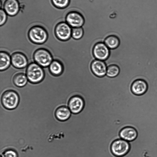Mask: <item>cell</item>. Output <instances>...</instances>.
I'll return each instance as SVG.
<instances>
[{
	"label": "cell",
	"mask_w": 157,
	"mask_h": 157,
	"mask_svg": "<svg viewBox=\"0 0 157 157\" xmlns=\"http://www.w3.org/2000/svg\"><path fill=\"white\" fill-rule=\"evenodd\" d=\"M25 74L28 81L33 84L41 82L45 77L43 67L35 62L31 63L28 65Z\"/></svg>",
	"instance_id": "6da1fadb"
},
{
	"label": "cell",
	"mask_w": 157,
	"mask_h": 157,
	"mask_svg": "<svg viewBox=\"0 0 157 157\" xmlns=\"http://www.w3.org/2000/svg\"><path fill=\"white\" fill-rule=\"evenodd\" d=\"M2 104L6 109H13L18 106L19 101V97L17 93L12 90L5 91L1 98Z\"/></svg>",
	"instance_id": "7a4b0ae2"
},
{
	"label": "cell",
	"mask_w": 157,
	"mask_h": 157,
	"mask_svg": "<svg viewBox=\"0 0 157 157\" xmlns=\"http://www.w3.org/2000/svg\"><path fill=\"white\" fill-rule=\"evenodd\" d=\"M33 58L35 62L42 67H49L53 60L50 52L43 48L36 49L33 53Z\"/></svg>",
	"instance_id": "3957f363"
},
{
	"label": "cell",
	"mask_w": 157,
	"mask_h": 157,
	"mask_svg": "<svg viewBox=\"0 0 157 157\" xmlns=\"http://www.w3.org/2000/svg\"><path fill=\"white\" fill-rule=\"evenodd\" d=\"M28 36L32 42L38 44H44L48 38V34L46 30L39 26L31 28L29 31Z\"/></svg>",
	"instance_id": "277c9868"
},
{
	"label": "cell",
	"mask_w": 157,
	"mask_h": 157,
	"mask_svg": "<svg viewBox=\"0 0 157 157\" xmlns=\"http://www.w3.org/2000/svg\"><path fill=\"white\" fill-rule=\"evenodd\" d=\"M130 149L129 142L121 138L114 141L111 146L112 152L117 157L125 155L129 152Z\"/></svg>",
	"instance_id": "5b68a950"
},
{
	"label": "cell",
	"mask_w": 157,
	"mask_h": 157,
	"mask_svg": "<svg viewBox=\"0 0 157 157\" xmlns=\"http://www.w3.org/2000/svg\"><path fill=\"white\" fill-rule=\"evenodd\" d=\"M55 32L56 37L59 40L65 41L71 37L72 28L66 22H62L56 25Z\"/></svg>",
	"instance_id": "8992f818"
},
{
	"label": "cell",
	"mask_w": 157,
	"mask_h": 157,
	"mask_svg": "<svg viewBox=\"0 0 157 157\" xmlns=\"http://www.w3.org/2000/svg\"><path fill=\"white\" fill-rule=\"evenodd\" d=\"M65 21L72 28L82 27L85 22L82 15L79 12L75 11L69 12L67 14Z\"/></svg>",
	"instance_id": "52a82bcc"
},
{
	"label": "cell",
	"mask_w": 157,
	"mask_h": 157,
	"mask_svg": "<svg viewBox=\"0 0 157 157\" xmlns=\"http://www.w3.org/2000/svg\"><path fill=\"white\" fill-rule=\"evenodd\" d=\"M93 54L96 59L105 61L109 55L110 49L104 42H98L94 47Z\"/></svg>",
	"instance_id": "ba28073f"
},
{
	"label": "cell",
	"mask_w": 157,
	"mask_h": 157,
	"mask_svg": "<svg viewBox=\"0 0 157 157\" xmlns=\"http://www.w3.org/2000/svg\"><path fill=\"white\" fill-rule=\"evenodd\" d=\"M12 65L18 69H22L27 67L28 62L26 56L20 52L13 53L11 56Z\"/></svg>",
	"instance_id": "9c48e42d"
},
{
	"label": "cell",
	"mask_w": 157,
	"mask_h": 157,
	"mask_svg": "<svg viewBox=\"0 0 157 157\" xmlns=\"http://www.w3.org/2000/svg\"><path fill=\"white\" fill-rule=\"evenodd\" d=\"M84 106V102L82 98L78 96H75L70 99L68 107L72 113L75 114L80 112Z\"/></svg>",
	"instance_id": "30bf717a"
},
{
	"label": "cell",
	"mask_w": 157,
	"mask_h": 157,
	"mask_svg": "<svg viewBox=\"0 0 157 157\" xmlns=\"http://www.w3.org/2000/svg\"><path fill=\"white\" fill-rule=\"evenodd\" d=\"M91 68L94 74L98 77H102L106 75L107 67L104 61L95 59L92 63Z\"/></svg>",
	"instance_id": "8fae6325"
},
{
	"label": "cell",
	"mask_w": 157,
	"mask_h": 157,
	"mask_svg": "<svg viewBox=\"0 0 157 157\" xmlns=\"http://www.w3.org/2000/svg\"><path fill=\"white\" fill-rule=\"evenodd\" d=\"M148 85L144 80L138 79L134 81L132 84L131 90L134 94L140 96L144 94L147 90Z\"/></svg>",
	"instance_id": "7c38bea8"
},
{
	"label": "cell",
	"mask_w": 157,
	"mask_h": 157,
	"mask_svg": "<svg viewBox=\"0 0 157 157\" xmlns=\"http://www.w3.org/2000/svg\"><path fill=\"white\" fill-rule=\"evenodd\" d=\"M137 132L136 129L132 127L128 126L122 129L120 132L121 139L128 142L135 140L137 136Z\"/></svg>",
	"instance_id": "4fadbf2b"
},
{
	"label": "cell",
	"mask_w": 157,
	"mask_h": 157,
	"mask_svg": "<svg viewBox=\"0 0 157 157\" xmlns=\"http://www.w3.org/2000/svg\"><path fill=\"white\" fill-rule=\"evenodd\" d=\"M4 9L7 14L14 16L18 12L20 5L17 0H6L4 4Z\"/></svg>",
	"instance_id": "5bb4252c"
},
{
	"label": "cell",
	"mask_w": 157,
	"mask_h": 157,
	"mask_svg": "<svg viewBox=\"0 0 157 157\" xmlns=\"http://www.w3.org/2000/svg\"><path fill=\"white\" fill-rule=\"evenodd\" d=\"M71 113L68 107L62 105L57 108L55 112L56 119L60 121L64 122L68 120Z\"/></svg>",
	"instance_id": "9a60e30c"
},
{
	"label": "cell",
	"mask_w": 157,
	"mask_h": 157,
	"mask_svg": "<svg viewBox=\"0 0 157 157\" xmlns=\"http://www.w3.org/2000/svg\"><path fill=\"white\" fill-rule=\"evenodd\" d=\"M49 67L51 74L54 76H59L63 74L64 67L62 62L58 60H53Z\"/></svg>",
	"instance_id": "2e32d148"
},
{
	"label": "cell",
	"mask_w": 157,
	"mask_h": 157,
	"mask_svg": "<svg viewBox=\"0 0 157 157\" xmlns=\"http://www.w3.org/2000/svg\"><path fill=\"white\" fill-rule=\"evenodd\" d=\"M11 57L9 54L4 51H1L0 53V70L3 71L7 69L10 66Z\"/></svg>",
	"instance_id": "e0dca14e"
},
{
	"label": "cell",
	"mask_w": 157,
	"mask_h": 157,
	"mask_svg": "<svg viewBox=\"0 0 157 157\" xmlns=\"http://www.w3.org/2000/svg\"><path fill=\"white\" fill-rule=\"evenodd\" d=\"M28 81L26 74L22 72L16 73L13 78L14 84L18 87L25 86L27 84Z\"/></svg>",
	"instance_id": "ac0fdd59"
},
{
	"label": "cell",
	"mask_w": 157,
	"mask_h": 157,
	"mask_svg": "<svg viewBox=\"0 0 157 157\" xmlns=\"http://www.w3.org/2000/svg\"><path fill=\"white\" fill-rule=\"evenodd\" d=\"M104 43L109 49H114L118 46L120 40L116 36L110 35L106 37Z\"/></svg>",
	"instance_id": "d6986e66"
},
{
	"label": "cell",
	"mask_w": 157,
	"mask_h": 157,
	"mask_svg": "<svg viewBox=\"0 0 157 157\" xmlns=\"http://www.w3.org/2000/svg\"><path fill=\"white\" fill-rule=\"evenodd\" d=\"M120 71V68L117 65H111L107 67L106 75L109 77H115L119 74Z\"/></svg>",
	"instance_id": "ffe728a7"
},
{
	"label": "cell",
	"mask_w": 157,
	"mask_h": 157,
	"mask_svg": "<svg viewBox=\"0 0 157 157\" xmlns=\"http://www.w3.org/2000/svg\"><path fill=\"white\" fill-rule=\"evenodd\" d=\"M84 34L82 27L72 28L71 37L74 39L78 40L81 38Z\"/></svg>",
	"instance_id": "44dd1931"
},
{
	"label": "cell",
	"mask_w": 157,
	"mask_h": 157,
	"mask_svg": "<svg viewBox=\"0 0 157 157\" xmlns=\"http://www.w3.org/2000/svg\"><path fill=\"white\" fill-rule=\"evenodd\" d=\"M53 4L57 8L64 9L69 5L70 0H52Z\"/></svg>",
	"instance_id": "7402d4cb"
},
{
	"label": "cell",
	"mask_w": 157,
	"mask_h": 157,
	"mask_svg": "<svg viewBox=\"0 0 157 157\" xmlns=\"http://www.w3.org/2000/svg\"><path fill=\"white\" fill-rule=\"evenodd\" d=\"M2 157H18V155L15 151L10 149L4 151L2 154Z\"/></svg>",
	"instance_id": "603a6c76"
},
{
	"label": "cell",
	"mask_w": 157,
	"mask_h": 157,
	"mask_svg": "<svg viewBox=\"0 0 157 157\" xmlns=\"http://www.w3.org/2000/svg\"><path fill=\"white\" fill-rule=\"evenodd\" d=\"M0 25L1 26L5 23L7 18V13L4 10H0Z\"/></svg>",
	"instance_id": "cb8c5ba5"
}]
</instances>
